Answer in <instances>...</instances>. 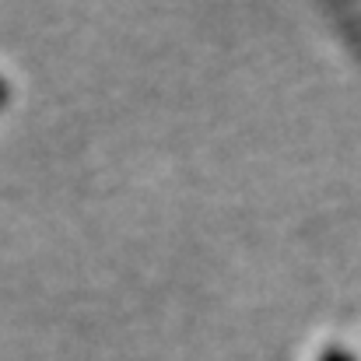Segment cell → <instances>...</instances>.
<instances>
[{"label":"cell","instance_id":"1","mask_svg":"<svg viewBox=\"0 0 361 361\" xmlns=\"http://www.w3.org/2000/svg\"><path fill=\"white\" fill-rule=\"evenodd\" d=\"M309 361H361V319L319 337L309 351Z\"/></svg>","mask_w":361,"mask_h":361}]
</instances>
